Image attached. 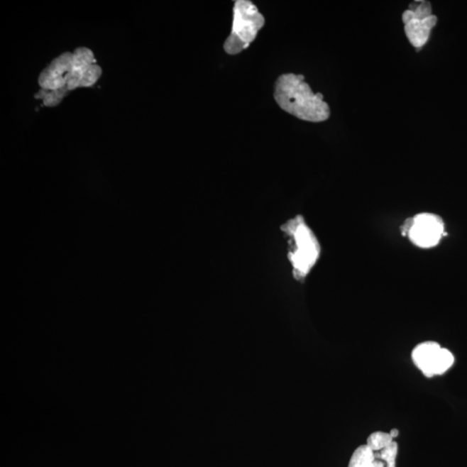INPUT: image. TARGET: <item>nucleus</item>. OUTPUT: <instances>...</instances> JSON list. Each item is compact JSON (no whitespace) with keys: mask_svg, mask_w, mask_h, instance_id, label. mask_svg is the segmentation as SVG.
I'll return each instance as SVG.
<instances>
[{"mask_svg":"<svg viewBox=\"0 0 467 467\" xmlns=\"http://www.w3.org/2000/svg\"><path fill=\"white\" fill-rule=\"evenodd\" d=\"M302 75L284 74L275 83V99L280 108L300 120L322 122L330 117V106L322 94H314Z\"/></svg>","mask_w":467,"mask_h":467,"instance_id":"obj_1","label":"nucleus"},{"mask_svg":"<svg viewBox=\"0 0 467 467\" xmlns=\"http://www.w3.org/2000/svg\"><path fill=\"white\" fill-rule=\"evenodd\" d=\"M280 229L287 236L290 245L288 259L292 265V276L298 282H303L322 254L319 241L300 215L287 221Z\"/></svg>","mask_w":467,"mask_h":467,"instance_id":"obj_2","label":"nucleus"},{"mask_svg":"<svg viewBox=\"0 0 467 467\" xmlns=\"http://www.w3.org/2000/svg\"><path fill=\"white\" fill-rule=\"evenodd\" d=\"M264 25L263 15L254 4L248 0H237L233 9L231 33L224 43V50L229 55H236L246 50Z\"/></svg>","mask_w":467,"mask_h":467,"instance_id":"obj_3","label":"nucleus"},{"mask_svg":"<svg viewBox=\"0 0 467 467\" xmlns=\"http://www.w3.org/2000/svg\"><path fill=\"white\" fill-rule=\"evenodd\" d=\"M407 39L414 48L421 50L429 40L431 31L436 26L437 17L432 14L429 1H414L402 14Z\"/></svg>","mask_w":467,"mask_h":467,"instance_id":"obj_4","label":"nucleus"},{"mask_svg":"<svg viewBox=\"0 0 467 467\" xmlns=\"http://www.w3.org/2000/svg\"><path fill=\"white\" fill-rule=\"evenodd\" d=\"M402 231L415 246L430 248L440 243L445 235V224L441 217L435 214L421 213L407 219Z\"/></svg>","mask_w":467,"mask_h":467,"instance_id":"obj_5","label":"nucleus"},{"mask_svg":"<svg viewBox=\"0 0 467 467\" xmlns=\"http://www.w3.org/2000/svg\"><path fill=\"white\" fill-rule=\"evenodd\" d=\"M412 359L427 378L445 373L454 363L452 352L433 341L418 344L412 352Z\"/></svg>","mask_w":467,"mask_h":467,"instance_id":"obj_6","label":"nucleus"},{"mask_svg":"<svg viewBox=\"0 0 467 467\" xmlns=\"http://www.w3.org/2000/svg\"><path fill=\"white\" fill-rule=\"evenodd\" d=\"M397 454L398 445L395 441L380 449L362 445L352 454L348 467H395Z\"/></svg>","mask_w":467,"mask_h":467,"instance_id":"obj_7","label":"nucleus"},{"mask_svg":"<svg viewBox=\"0 0 467 467\" xmlns=\"http://www.w3.org/2000/svg\"><path fill=\"white\" fill-rule=\"evenodd\" d=\"M48 68L53 71V73L57 75V76L66 79L67 77H68L74 70L73 53H62L50 62Z\"/></svg>","mask_w":467,"mask_h":467,"instance_id":"obj_8","label":"nucleus"},{"mask_svg":"<svg viewBox=\"0 0 467 467\" xmlns=\"http://www.w3.org/2000/svg\"><path fill=\"white\" fill-rule=\"evenodd\" d=\"M38 84L43 89H59L66 86V79L57 76L47 67L38 77Z\"/></svg>","mask_w":467,"mask_h":467,"instance_id":"obj_9","label":"nucleus"},{"mask_svg":"<svg viewBox=\"0 0 467 467\" xmlns=\"http://www.w3.org/2000/svg\"><path fill=\"white\" fill-rule=\"evenodd\" d=\"M69 91L66 86L55 90L41 89L38 93L35 94V97L42 99L43 104L48 108H54L61 104L62 98L68 94Z\"/></svg>","mask_w":467,"mask_h":467,"instance_id":"obj_10","label":"nucleus"},{"mask_svg":"<svg viewBox=\"0 0 467 467\" xmlns=\"http://www.w3.org/2000/svg\"><path fill=\"white\" fill-rule=\"evenodd\" d=\"M96 59L93 51L86 47H79L73 53V67L76 70H84L88 67L94 65Z\"/></svg>","mask_w":467,"mask_h":467,"instance_id":"obj_11","label":"nucleus"},{"mask_svg":"<svg viewBox=\"0 0 467 467\" xmlns=\"http://www.w3.org/2000/svg\"><path fill=\"white\" fill-rule=\"evenodd\" d=\"M102 70L100 66L94 63L88 68L82 71L81 88H89L96 84L101 77Z\"/></svg>","mask_w":467,"mask_h":467,"instance_id":"obj_12","label":"nucleus"},{"mask_svg":"<svg viewBox=\"0 0 467 467\" xmlns=\"http://www.w3.org/2000/svg\"><path fill=\"white\" fill-rule=\"evenodd\" d=\"M81 80L82 71L74 70L66 78V87L70 91L81 88Z\"/></svg>","mask_w":467,"mask_h":467,"instance_id":"obj_13","label":"nucleus"},{"mask_svg":"<svg viewBox=\"0 0 467 467\" xmlns=\"http://www.w3.org/2000/svg\"><path fill=\"white\" fill-rule=\"evenodd\" d=\"M390 434L391 436L393 437V438L397 437V436H398V434H399V431H398L397 429H392V430L390 431Z\"/></svg>","mask_w":467,"mask_h":467,"instance_id":"obj_14","label":"nucleus"}]
</instances>
